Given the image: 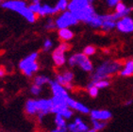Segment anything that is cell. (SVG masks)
<instances>
[{"mask_svg":"<svg viewBox=\"0 0 133 132\" xmlns=\"http://www.w3.org/2000/svg\"><path fill=\"white\" fill-rule=\"evenodd\" d=\"M132 8H129L128 6L124 4L123 2H119L117 5L114 7V14L117 17V19L122 17H125V16H128L130 14Z\"/></svg>","mask_w":133,"mask_h":132,"instance_id":"cell-18","label":"cell"},{"mask_svg":"<svg viewBox=\"0 0 133 132\" xmlns=\"http://www.w3.org/2000/svg\"><path fill=\"white\" fill-rule=\"evenodd\" d=\"M108 124V122H104V121H100V120H94L91 119L90 121V126L92 128H94L95 130H96L97 132H100L104 130L106 128Z\"/></svg>","mask_w":133,"mask_h":132,"instance_id":"cell-21","label":"cell"},{"mask_svg":"<svg viewBox=\"0 0 133 132\" xmlns=\"http://www.w3.org/2000/svg\"><path fill=\"white\" fill-rule=\"evenodd\" d=\"M91 4H92L91 0H69L68 10L76 14Z\"/></svg>","mask_w":133,"mask_h":132,"instance_id":"cell-15","label":"cell"},{"mask_svg":"<svg viewBox=\"0 0 133 132\" xmlns=\"http://www.w3.org/2000/svg\"><path fill=\"white\" fill-rule=\"evenodd\" d=\"M47 132H68L67 127H55L53 128H50Z\"/></svg>","mask_w":133,"mask_h":132,"instance_id":"cell-33","label":"cell"},{"mask_svg":"<svg viewBox=\"0 0 133 132\" xmlns=\"http://www.w3.org/2000/svg\"><path fill=\"white\" fill-rule=\"evenodd\" d=\"M70 48L71 45L68 43V42H62L58 45V47L53 50L51 58L54 66L56 68L62 69L67 63V58L65 54L70 50Z\"/></svg>","mask_w":133,"mask_h":132,"instance_id":"cell-6","label":"cell"},{"mask_svg":"<svg viewBox=\"0 0 133 132\" xmlns=\"http://www.w3.org/2000/svg\"><path fill=\"white\" fill-rule=\"evenodd\" d=\"M99 91L100 90L92 81H90L86 86V91H87L88 95L92 98H96L99 94Z\"/></svg>","mask_w":133,"mask_h":132,"instance_id":"cell-22","label":"cell"},{"mask_svg":"<svg viewBox=\"0 0 133 132\" xmlns=\"http://www.w3.org/2000/svg\"><path fill=\"white\" fill-rule=\"evenodd\" d=\"M67 105L75 112H77V113H79V114L82 115H89L90 111H91L90 108L87 107L84 103H82L81 101H78L77 99L72 98L71 96L67 100Z\"/></svg>","mask_w":133,"mask_h":132,"instance_id":"cell-12","label":"cell"},{"mask_svg":"<svg viewBox=\"0 0 133 132\" xmlns=\"http://www.w3.org/2000/svg\"><path fill=\"white\" fill-rule=\"evenodd\" d=\"M1 3H2V0H0V4H1Z\"/></svg>","mask_w":133,"mask_h":132,"instance_id":"cell-36","label":"cell"},{"mask_svg":"<svg viewBox=\"0 0 133 132\" xmlns=\"http://www.w3.org/2000/svg\"><path fill=\"white\" fill-rule=\"evenodd\" d=\"M48 86L53 97L62 99H68L70 97V91L64 86H62V84H59L58 81H56L55 79H51Z\"/></svg>","mask_w":133,"mask_h":132,"instance_id":"cell-10","label":"cell"},{"mask_svg":"<svg viewBox=\"0 0 133 132\" xmlns=\"http://www.w3.org/2000/svg\"><path fill=\"white\" fill-rule=\"evenodd\" d=\"M117 17L114 13H106L103 14V22L101 25L100 29L104 32H109L114 29L116 27V22H117Z\"/></svg>","mask_w":133,"mask_h":132,"instance_id":"cell-13","label":"cell"},{"mask_svg":"<svg viewBox=\"0 0 133 132\" xmlns=\"http://www.w3.org/2000/svg\"><path fill=\"white\" fill-rule=\"evenodd\" d=\"M95 84L99 90L107 89L110 86V79H96V80H90Z\"/></svg>","mask_w":133,"mask_h":132,"instance_id":"cell-25","label":"cell"},{"mask_svg":"<svg viewBox=\"0 0 133 132\" xmlns=\"http://www.w3.org/2000/svg\"><path fill=\"white\" fill-rule=\"evenodd\" d=\"M2 1H3V0H2Z\"/></svg>","mask_w":133,"mask_h":132,"instance_id":"cell-39","label":"cell"},{"mask_svg":"<svg viewBox=\"0 0 133 132\" xmlns=\"http://www.w3.org/2000/svg\"><path fill=\"white\" fill-rule=\"evenodd\" d=\"M44 93V87L38 86L36 84H31L30 87H29V94L34 97H39L41 96Z\"/></svg>","mask_w":133,"mask_h":132,"instance_id":"cell-24","label":"cell"},{"mask_svg":"<svg viewBox=\"0 0 133 132\" xmlns=\"http://www.w3.org/2000/svg\"><path fill=\"white\" fill-rule=\"evenodd\" d=\"M66 64L69 66V68H78L87 74H91L95 69L92 60L90 58V57L86 56L83 52L75 53L68 57Z\"/></svg>","mask_w":133,"mask_h":132,"instance_id":"cell-5","label":"cell"},{"mask_svg":"<svg viewBox=\"0 0 133 132\" xmlns=\"http://www.w3.org/2000/svg\"><path fill=\"white\" fill-rule=\"evenodd\" d=\"M58 36L62 42H70L75 37L74 31L70 28H64L58 29Z\"/></svg>","mask_w":133,"mask_h":132,"instance_id":"cell-19","label":"cell"},{"mask_svg":"<svg viewBox=\"0 0 133 132\" xmlns=\"http://www.w3.org/2000/svg\"><path fill=\"white\" fill-rule=\"evenodd\" d=\"M59 114L62 115L64 119H66L67 121H70V120L73 119V117L75 116V111L72 109H70L69 107H66L65 109H62Z\"/></svg>","mask_w":133,"mask_h":132,"instance_id":"cell-26","label":"cell"},{"mask_svg":"<svg viewBox=\"0 0 133 132\" xmlns=\"http://www.w3.org/2000/svg\"><path fill=\"white\" fill-rule=\"evenodd\" d=\"M90 127V124L86 122L82 116H74L67 124L68 132H86Z\"/></svg>","mask_w":133,"mask_h":132,"instance_id":"cell-9","label":"cell"},{"mask_svg":"<svg viewBox=\"0 0 133 132\" xmlns=\"http://www.w3.org/2000/svg\"><path fill=\"white\" fill-rule=\"evenodd\" d=\"M54 47V43L51 39H45L43 43V51L44 52H49Z\"/></svg>","mask_w":133,"mask_h":132,"instance_id":"cell-28","label":"cell"},{"mask_svg":"<svg viewBox=\"0 0 133 132\" xmlns=\"http://www.w3.org/2000/svg\"><path fill=\"white\" fill-rule=\"evenodd\" d=\"M28 1H34V0H28Z\"/></svg>","mask_w":133,"mask_h":132,"instance_id":"cell-37","label":"cell"},{"mask_svg":"<svg viewBox=\"0 0 133 132\" xmlns=\"http://www.w3.org/2000/svg\"><path fill=\"white\" fill-rule=\"evenodd\" d=\"M132 9H133V8H132Z\"/></svg>","mask_w":133,"mask_h":132,"instance_id":"cell-40","label":"cell"},{"mask_svg":"<svg viewBox=\"0 0 133 132\" xmlns=\"http://www.w3.org/2000/svg\"><path fill=\"white\" fill-rule=\"evenodd\" d=\"M68 5H69V0H57L56 4H55L59 12L68 10Z\"/></svg>","mask_w":133,"mask_h":132,"instance_id":"cell-27","label":"cell"},{"mask_svg":"<svg viewBox=\"0 0 133 132\" xmlns=\"http://www.w3.org/2000/svg\"><path fill=\"white\" fill-rule=\"evenodd\" d=\"M53 124L55 127H67L68 121L66 119H64L61 114L56 113V114H54L53 117Z\"/></svg>","mask_w":133,"mask_h":132,"instance_id":"cell-23","label":"cell"},{"mask_svg":"<svg viewBox=\"0 0 133 132\" xmlns=\"http://www.w3.org/2000/svg\"><path fill=\"white\" fill-rule=\"evenodd\" d=\"M38 58V52H32L24 58H22L18 64V68L21 71V73L26 77H33L40 70Z\"/></svg>","mask_w":133,"mask_h":132,"instance_id":"cell-4","label":"cell"},{"mask_svg":"<svg viewBox=\"0 0 133 132\" xmlns=\"http://www.w3.org/2000/svg\"><path fill=\"white\" fill-rule=\"evenodd\" d=\"M42 6V3L40 2V0H34V1H31V3L28 5V8L30 9L34 13H38L39 10L41 8Z\"/></svg>","mask_w":133,"mask_h":132,"instance_id":"cell-29","label":"cell"},{"mask_svg":"<svg viewBox=\"0 0 133 132\" xmlns=\"http://www.w3.org/2000/svg\"><path fill=\"white\" fill-rule=\"evenodd\" d=\"M6 76V70L4 67H0V78H2Z\"/></svg>","mask_w":133,"mask_h":132,"instance_id":"cell-34","label":"cell"},{"mask_svg":"<svg viewBox=\"0 0 133 132\" xmlns=\"http://www.w3.org/2000/svg\"><path fill=\"white\" fill-rule=\"evenodd\" d=\"M58 13H59V10L56 8V6H52L48 3H44V4H42L37 15L41 17H46V16H54Z\"/></svg>","mask_w":133,"mask_h":132,"instance_id":"cell-16","label":"cell"},{"mask_svg":"<svg viewBox=\"0 0 133 132\" xmlns=\"http://www.w3.org/2000/svg\"><path fill=\"white\" fill-rule=\"evenodd\" d=\"M24 111L29 118H36L39 123H43L46 117L52 114V100L50 98L34 97L28 98L24 105Z\"/></svg>","mask_w":133,"mask_h":132,"instance_id":"cell-1","label":"cell"},{"mask_svg":"<svg viewBox=\"0 0 133 132\" xmlns=\"http://www.w3.org/2000/svg\"><path fill=\"white\" fill-rule=\"evenodd\" d=\"M51 81V78L49 77L48 76L46 75H37L36 74L35 76H33V79H32V83L38 85V86L41 87H44L49 85Z\"/></svg>","mask_w":133,"mask_h":132,"instance_id":"cell-20","label":"cell"},{"mask_svg":"<svg viewBox=\"0 0 133 132\" xmlns=\"http://www.w3.org/2000/svg\"><path fill=\"white\" fill-rule=\"evenodd\" d=\"M0 132H5V131H1V130H0Z\"/></svg>","mask_w":133,"mask_h":132,"instance_id":"cell-38","label":"cell"},{"mask_svg":"<svg viewBox=\"0 0 133 132\" xmlns=\"http://www.w3.org/2000/svg\"><path fill=\"white\" fill-rule=\"evenodd\" d=\"M132 103H133L132 99H128V100H127V101L125 102V106H131Z\"/></svg>","mask_w":133,"mask_h":132,"instance_id":"cell-35","label":"cell"},{"mask_svg":"<svg viewBox=\"0 0 133 132\" xmlns=\"http://www.w3.org/2000/svg\"><path fill=\"white\" fill-rule=\"evenodd\" d=\"M78 23H79V20L75 15V13L70 11L69 10L62 11L55 19L56 28L58 29L64 28H71V27L77 25Z\"/></svg>","mask_w":133,"mask_h":132,"instance_id":"cell-7","label":"cell"},{"mask_svg":"<svg viewBox=\"0 0 133 132\" xmlns=\"http://www.w3.org/2000/svg\"><path fill=\"white\" fill-rule=\"evenodd\" d=\"M122 77L133 76V58H128L122 64L119 74Z\"/></svg>","mask_w":133,"mask_h":132,"instance_id":"cell-17","label":"cell"},{"mask_svg":"<svg viewBox=\"0 0 133 132\" xmlns=\"http://www.w3.org/2000/svg\"><path fill=\"white\" fill-rule=\"evenodd\" d=\"M0 5L5 10L18 13L28 23L33 24L37 20V14L28 8L25 0H3Z\"/></svg>","mask_w":133,"mask_h":132,"instance_id":"cell-3","label":"cell"},{"mask_svg":"<svg viewBox=\"0 0 133 132\" xmlns=\"http://www.w3.org/2000/svg\"><path fill=\"white\" fill-rule=\"evenodd\" d=\"M104 2L109 9H114V7L117 5L118 3L122 2V0H104Z\"/></svg>","mask_w":133,"mask_h":132,"instance_id":"cell-32","label":"cell"},{"mask_svg":"<svg viewBox=\"0 0 133 132\" xmlns=\"http://www.w3.org/2000/svg\"><path fill=\"white\" fill-rule=\"evenodd\" d=\"M90 120H100V121H104V122H109L111 118H112V113L105 109H91L89 113Z\"/></svg>","mask_w":133,"mask_h":132,"instance_id":"cell-14","label":"cell"},{"mask_svg":"<svg viewBox=\"0 0 133 132\" xmlns=\"http://www.w3.org/2000/svg\"><path fill=\"white\" fill-rule=\"evenodd\" d=\"M122 62L117 60H105L100 62L91 73V80L96 79H110L119 74L122 67Z\"/></svg>","mask_w":133,"mask_h":132,"instance_id":"cell-2","label":"cell"},{"mask_svg":"<svg viewBox=\"0 0 133 132\" xmlns=\"http://www.w3.org/2000/svg\"><path fill=\"white\" fill-rule=\"evenodd\" d=\"M115 28L123 34H130L133 32V18L129 15L119 18L116 22Z\"/></svg>","mask_w":133,"mask_h":132,"instance_id":"cell-11","label":"cell"},{"mask_svg":"<svg viewBox=\"0 0 133 132\" xmlns=\"http://www.w3.org/2000/svg\"><path fill=\"white\" fill-rule=\"evenodd\" d=\"M83 53L88 57H92L96 53V48L94 45H87L83 49Z\"/></svg>","mask_w":133,"mask_h":132,"instance_id":"cell-31","label":"cell"},{"mask_svg":"<svg viewBox=\"0 0 133 132\" xmlns=\"http://www.w3.org/2000/svg\"><path fill=\"white\" fill-rule=\"evenodd\" d=\"M44 28L46 30L51 31L53 29L56 28V24H55V19H52V18H47L44 23Z\"/></svg>","mask_w":133,"mask_h":132,"instance_id":"cell-30","label":"cell"},{"mask_svg":"<svg viewBox=\"0 0 133 132\" xmlns=\"http://www.w3.org/2000/svg\"><path fill=\"white\" fill-rule=\"evenodd\" d=\"M75 73L71 69H62L57 72L54 79L71 91L75 89Z\"/></svg>","mask_w":133,"mask_h":132,"instance_id":"cell-8","label":"cell"}]
</instances>
